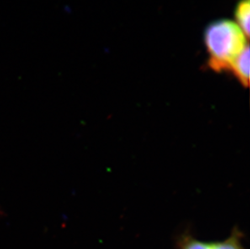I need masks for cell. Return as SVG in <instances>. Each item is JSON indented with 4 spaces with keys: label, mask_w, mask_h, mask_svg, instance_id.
<instances>
[{
    "label": "cell",
    "mask_w": 250,
    "mask_h": 249,
    "mask_svg": "<svg viewBox=\"0 0 250 249\" xmlns=\"http://www.w3.org/2000/svg\"><path fill=\"white\" fill-rule=\"evenodd\" d=\"M247 42L248 38L234 22L224 20L210 24L205 32L209 66L215 71L230 70L234 60L248 46Z\"/></svg>",
    "instance_id": "1"
},
{
    "label": "cell",
    "mask_w": 250,
    "mask_h": 249,
    "mask_svg": "<svg viewBox=\"0 0 250 249\" xmlns=\"http://www.w3.org/2000/svg\"><path fill=\"white\" fill-rule=\"evenodd\" d=\"M179 249H245L242 234L234 229L228 239L220 242H203L190 235H184L179 241Z\"/></svg>",
    "instance_id": "2"
},
{
    "label": "cell",
    "mask_w": 250,
    "mask_h": 249,
    "mask_svg": "<svg viewBox=\"0 0 250 249\" xmlns=\"http://www.w3.org/2000/svg\"><path fill=\"white\" fill-rule=\"evenodd\" d=\"M234 75L242 83L244 87H248L250 81V47H247L239 54L230 67Z\"/></svg>",
    "instance_id": "3"
},
{
    "label": "cell",
    "mask_w": 250,
    "mask_h": 249,
    "mask_svg": "<svg viewBox=\"0 0 250 249\" xmlns=\"http://www.w3.org/2000/svg\"><path fill=\"white\" fill-rule=\"evenodd\" d=\"M236 24L240 27L245 35L249 38L250 36V0H241L236 7Z\"/></svg>",
    "instance_id": "4"
}]
</instances>
